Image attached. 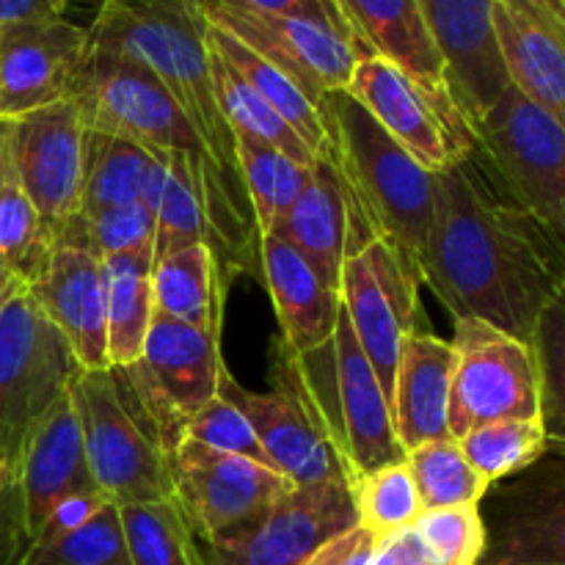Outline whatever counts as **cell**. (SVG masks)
Returning a JSON list of instances; mask_svg holds the SVG:
<instances>
[{"mask_svg":"<svg viewBox=\"0 0 565 565\" xmlns=\"http://www.w3.org/2000/svg\"><path fill=\"white\" fill-rule=\"evenodd\" d=\"M373 565H434V561L425 552L423 541H419L417 530L412 524V527H403L397 533L379 539Z\"/></svg>","mask_w":565,"mask_h":565,"instance_id":"cell-48","label":"cell"},{"mask_svg":"<svg viewBox=\"0 0 565 565\" xmlns=\"http://www.w3.org/2000/svg\"><path fill=\"white\" fill-rule=\"evenodd\" d=\"M160 154L149 152L141 143L127 141L110 132L86 130V158H83V215L103 213L138 202L141 182L152 160Z\"/></svg>","mask_w":565,"mask_h":565,"instance_id":"cell-32","label":"cell"},{"mask_svg":"<svg viewBox=\"0 0 565 565\" xmlns=\"http://www.w3.org/2000/svg\"><path fill=\"white\" fill-rule=\"evenodd\" d=\"M81 370L28 287L0 309V458L9 467L17 469L36 425Z\"/></svg>","mask_w":565,"mask_h":565,"instance_id":"cell-7","label":"cell"},{"mask_svg":"<svg viewBox=\"0 0 565 565\" xmlns=\"http://www.w3.org/2000/svg\"><path fill=\"white\" fill-rule=\"evenodd\" d=\"M77 6H92L97 14V0H0V28L11 22L39 20H70V11Z\"/></svg>","mask_w":565,"mask_h":565,"instance_id":"cell-47","label":"cell"},{"mask_svg":"<svg viewBox=\"0 0 565 565\" xmlns=\"http://www.w3.org/2000/svg\"><path fill=\"white\" fill-rule=\"evenodd\" d=\"M207 22V20H204ZM204 39H207V47H213L292 130L298 132L303 143L312 149L315 158H326V149H329V132H326L323 114H320L318 105L290 81L281 70H276L274 64L257 55L254 50H248L246 44L237 42L235 36H230L226 31L215 25H204Z\"/></svg>","mask_w":565,"mask_h":565,"instance_id":"cell-30","label":"cell"},{"mask_svg":"<svg viewBox=\"0 0 565 565\" xmlns=\"http://www.w3.org/2000/svg\"><path fill=\"white\" fill-rule=\"evenodd\" d=\"M169 472L177 505L202 546L246 539L292 489L276 469L193 439H182L171 450Z\"/></svg>","mask_w":565,"mask_h":565,"instance_id":"cell-10","label":"cell"},{"mask_svg":"<svg viewBox=\"0 0 565 565\" xmlns=\"http://www.w3.org/2000/svg\"><path fill=\"white\" fill-rule=\"evenodd\" d=\"M434 565H480L486 555V522L480 505L423 511L414 522Z\"/></svg>","mask_w":565,"mask_h":565,"instance_id":"cell-41","label":"cell"},{"mask_svg":"<svg viewBox=\"0 0 565 565\" xmlns=\"http://www.w3.org/2000/svg\"><path fill=\"white\" fill-rule=\"evenodd\" d=\"M345 92L434 174L478 149L452 94L423 86L392 61L359 58Z\"/></svg>","mask_w":565,"mask_h":565,"instance_id":"cell-13","label":"cell"},{"mask_svg":"<svg viewBox=\"0 0 565 565\" xmlns=\"http://www.w3.org/2000/svg\"><path fill=\"white\" fill-rule=\"evenodd\" d=\"M28 292L83 370H110L103 263L88 248L53 246Z\"/></svg>","mask_w":565,"mask_h":565,"instance_id":"cell-21","label":"cell"},{"mask_svg":"<svg viewBox=\"0 0 565 565\" xmlns=\"http://www.w3.org/2000/svg\"><path fill=\"white\" fill-rule=\"evenodd\" d=\"M285 381L326 439L337 447L356 480L406 461L392 425V408L370 359L364 356L340 301L337 329L326 345L309 353L285 348Z\"/></svg>","mask_w":565,"mask_h":565,"instance_id":"cell-4","label":"cell"},{"mask_svg":"<svg viewBox=\"0 0 565 565\" xmlns=\"http://www.w3.org/2000/svg\"><path fill=\"white\" fill-rule=\"evenodd\" d=\"M130 565H204L202 544L193 535L177 500L121 505Z\"/></svg>","mask_w":565,"mask_h":565,"instance_id":"cell-34","label":"cell"},{"mask_svg":"<svg viewBox=\"0 0 565 565\" xmlns=\"http://www.w3.org/2000/svg\"><path fill=\"white\" fill-rule=\"evenodd\" d=\"M565 39V0H502Z\"/></svg>","mask_w":565,"mask_h":565,"instance_id":"cell-49","label":"cell"},{"mask_svg":"<svg viewBox=\"0 0 565 565\" xmlns=\"http://www.w3.org/2000/svg\"><path fill=\"white\" fill-rule=\"evenodd\" d=\"M406 467L417 486L423 511L480 505L489 494V480L467 461L456 439L419 445L406 452Z\"/></svg>","mask_w":565,"mask_h":565,"instance_id":"cell-35","label":"cell"},{"mask_svg":"<svg viewBox=\"0 0 565 565\" xmlns=\"http://www.w3.org/2000/svg\"><path fill=\"white\" fill-rule=\"evenodd\" d=\"M494 28L511 86L565 127V39L502 0Z\"/></svg>","mask_w":565,"mask_h":565,"instance_id":"cell-27","label":"cell"},{"mask_svg":"<svg viewBox=\"0 0 565 565\" xmlns=\"http://www.w3.org/2000/svg\"><path fill=\"white\" fill-rule=\"evenodd\" d=\"M152 243L154 215L141 202L103 210L86 218V248L99 263L114 254L152 248Z\"/></svg>","mask_w":565,"mask_h":565,"instance_id":"cell-43","label":"cell"},{"mask_svg":"<svg viewBox=\"0 0 565 565\" xmlns=\"http://www.w3.org/2000/svg\"><path fill=\"white\" fill-rule=\"evenodd\" d=\"M480 565H565V447L546 445L539 461L494 483Z\"/></svg>","mask_w":565,"mask_h":565,"instance_id":"cell-15","label":"cell"},{"mask_svg":"<svg viewBox=\"0 0 565 565\" xmlns=\"http://www.w3.org/2000/svg\"><path fill=\"white\" fill-rule=\"evenodd\" d=\"M204 25L202 6L191 0H103L88 22V47L127 55L154 72L196 130L232 196L252 210L237 169L235 132L215 99Z\"/></svg>","mask_w":565,"mask_h":565,"instance_id":"cell-3","label":"cell"},{"mask_svg":"<svg viewBox=\"0 0 565 565\" xmlns=\"http://www.w3.org/2000/svg\"><path fill=\"white\" fill-rule=\"evenodd\" d=\"M105 502H110V500L99 489L77 491V494L64 497V500H61L58 505L50 511L47 522H44L42 530H39L36 541L55 539V535L70 533V530L81 527V524H86L88 519H92L94 513H97L99 508L105 505ZM36 541H33V544H36ZM28 552H31V550H28Z\"/></svg>","mask_w":565,"mask_h":565,"instance_id":"cell-45","label":"cell"},{"mask_svg":"<svg viewBox=\"0 0 565 565\" xmlns=\"http://www.w3.org/2000/svg\"><path fill=\"white\" fill-rule=\"evenodd\" d=\"M20 290H25V285H22L14 274H9L6 268H0V309H3L6 303H9Z\"/></svg>","mask_w":565,"mask_h":565,"instance_id":"cell-50","label":"cell"},{"mask_svg":"<svg viewBox=\"0 0 565 565\" xmlns=\"http://www.w3.org/2000/svg\"><path fill=\"white\" fill-rule=\"evenodd\" d=\"M191 3H199V6H202V0H191ZM97 6H103V0H97Z\"/></svg>","mask_w":565,"mask_h":565,"instance_id":"cell-52","label":"cell"},{"mask_svg":"<svg viewBox=\"0 0 565 565\" xmlns=\"http://www.w3.org/2000/svg\"><path fill=\"white\" fill-rule=\"evenodd\" d=\"M17 480H20L22 500H25L31 546L42 524L47 522L50 511L64 497L97 489L92 469H88L86 450H83V430L70 392L44 414L42 423L31 434L20 463H17Z\"/></svg>","mask_w":565,"mask_h":565,"instance_id":"cell-22","label":"cell"},{"mask_svg":"<svg viewBox=\"0 0 565 565\" xmlns=\"http://www.w3.org/2000/svg\"><path fill=\"white\" fill-rule=\"evenodd\" d=\"M268 235L290 243L312 274L329 290L340 292L342 265L348 259V204L340 177L326 160H318L309 185Z\"/></svg>","mask_w":565,"mask_h":565,"instance_id":"cell-26","label":"cell"},{"mask_svg":"<svg viewBox=\"0 0 565 565\" xmlns=\"http://www.w3.org/2000/svg\"><path fill=\"white\" fill-rule=\"evenodd\" d=\"M6 143L22 191L36 207L53 246L86 248L83 158L86 121L72 97L6 119Z\"/></svg>","mask_w":565,"mask_h":565,"instance_id":"cell-9","label":"cell"},{"mask_svg":"<svg viewBox=\"0 0 565 565\" xmlns=\"http://www.w3.org/2000/svg\"><path fill=\"white\" fill-rule=\"evenodd\" d=\"M182 439L202 441V445L213 447V450L230 452V456H243L248 461H257L263 467L274 469L270 458L265 456L263 445L257 439V430L246 419V414L221 395L204 403L196 414L185 423Z\"/></svg>","mask_w":565,"mask_h":565,"instance_id":"cell-42","label":"cell"},{"mask_svg":"<svg viewBox=\"0 0 565 565\" xmlns=\"http://www.w3.org/2000/svg\"><path fill=\"white\" fill-rule=\"evenodd\" d=\"M72 99L81 105L88 130L121 136L127 141L141 143L143 149L160 154V158L182 152L196 160L207 171L210 182H213L215 193L226 204V210L243 226L257 232L252 210L232 196L224 177L215 169L213 158L199 141L196 130L154 72H149L138 61L127 58V55L88 47L86 61H83L75 86H72Z\"/></svg>","mask_w":565,"mask_h":565,"instance_id":"cell-5","label":"cell"},{"mask_svg":"<svg viewBox=\"0 0 565 565\" xmlns=\"http://www.w3.org/2000/svg\"><path fill=\"white\" fill-rule=\"evenodd\" d=\"M224 367L218 334L199 331L154 309L141 359L116 370L171 456L188 419L218 395Z\"/></svg>","mask_w":565,"mask_h":565,"instance_id":"cell-12","label":"cell"},{"mask_svg":"<svg viewBox=\"0 0 565 565\" xmlns=\"http://www.w3.org/2000/svg\"><path fill=\"white\" fill-rule=\"evenodd\" d=\"M20 565H130L119 505L105 502L81 527L36 541Z\"/></svg>","mask_w":565,"mask_h":565,"instance_id":"cell-38","label":"cell"},{"mask_svg":"<svg viewBox=\"0 0 565 565\" xmlns=\"http://www.w3.org/2000/svg\"><path fill=\"white\" fill-rule=\"evenodd\" d=\"M88 53V25L72 20L0 28V121L72 97Z\"/></svg>","mask_w":565,"mask_h":565,"instance_id":"cell-18","label":"cell"},{"mask_svg":"<svg viewBox=\"0 0 565 565\" xmlns=\"http://www.w3.org/2000/svg\"><path fill=\"white\" fill-rule=\"evenodd\" d=\"M226 279L210 243H193L152 268L154 309L180 323L221 337Z\"/></svg>","mask_w":565,"mask_h":565,"instance_id":"cell-29","label":"cell"},{"mask_svg":"<svg viewBox=\"0 0 565 565\" xmlns=\"http://www.w3.org/2000/svg\"><path fill=\"white\" fill-rule=\"evenodd\" d=\"M356 524L353 486H292L246 539L202 546L204 565H301Z\"/></svg>","mask_w":565,"mask_h":565,"instance_id":"cell-17","label":"cell"},{"mask_svg":"<svg viewBox=\"0 0 565 565\" xmlns=\"http://www.w3.org/2000/svg\"><path fill=\"white\" fill-rule=\"evenodd\" d=\"M561 292H563V296H565V279H563V290H561Z\"/></svg>","mask_w":565,"mask_h":565,"instance_id":"cell-53","label":"cell"},{"mask_svg":"<svg viewBox=\"0 0 565 565\" xmlns=\"http://www.w3.org/2000/svg\"><path fill=\"white\" fill-rule=\"evenodd\" d=\"M329 149L348 204V257L390 241L419 270L436 207V174L419 166L345 88L318 99ZM423 279V276H419Z\"/></svg>","mask_w":565,"mask_h":565,"instance_id":"cell-2","label":"cell"},{"mask_svg":"<svg viewBox=\"0 0 565 565\" xmlns=\"http://www.w3.org/2000/svg\"><path fill=\"white\" fill-rule=\"evenodd\" d=\"M218 395L246 414L265 456L292 486H353L348 463L285 381L276 379L274 392H254L224 367Z\"/></svg>","mask_w":565,"mask_h":565,"instance_id":"cell-19","label":"cell"},{"mask_svg":"<svg viewBox=\"0 0 565 565\" xmlns=\"http://www.w3.org/2000/svg\"><path fill=\"white\" fill-rule=\"evenodd\" d=\"M353 500H356L359 524L379 539L412 527L423 513V502H419L417 486H414L406 461L392 463V467L356 480Z\"/></svg>","mask_w":565,"mask_h":565,"instance_id":"cell-40","label":"cell"},{"mask_svg":"<svg viewBox=\"0 0 565 565\" xmlns=\"http://www.w3.org/2000/svg\"><path fill=\"white\" fill-rule=\"evenodd\" d=\"M226 3L246 6V9L265 11V14L298 17V20H309V22H318V25L334 28L337 33H342V36H345V28H342V20H340V14H337V9L331 0H226Z\"/></svg>","mask_w":565,"mask_h":565,"instance_id":"cell-46","label":"cell"},{"mask_svg":"<svg viewBox=\"0 0 565 565\" xmlns=\"http://www.w3.org/2000/svg\"><path fill=\"white\" fill-rule=\"evenodd\" d=\"M419 276L456 320L533 340L565 279V246L508 196L480 149L436 171V207Z\"/></svg>","mask_w":565,"mask_h":565,"instance_id":"cell-1","label":"cell"},{"mask_svg":"<svg viewBox=\"0 0 565 565\" xmlns=\"http://www.w3.org/2000/svg\"><path fill=\"white\" fill-rule=\"evenodd\" d=\"M259 268L287 351L309 353L326 345L337 329L340 292L329 290L301 254L276 235H259Z\"/></svg>","mask_w":565,"mask_h":565,"instance_id":"cell-25","label":"cell"},{"mask_svg":"<svg viewBox=\"0 0 565 565\" xmlns=\"http://www.w3.org/2000/svg\"><path fill=\"white\" fill-rule=\"evenodd\" d=\"M458 445L467 461L494 486L539 461L546 450V434L541 419H502L469 430Z\"/></svg>","mask_w":565,"mask_h":565,"instance_id":"cell-37","label":"cell"},{"mask_svg":"<svg viewBox=\"0 0 565 565\" xmlns=\"http://www.w3.org/2000/svg\"><path fill=\"white\" fill-rule=\"evenodd\" d=\"M497 0H417L445 61L447 86L469 125L511 88L494 28Z\"/></svg>","mask_w":565,"mask_h":565,"instance_id":"cell-20","label":"cell"},{"mask_svg":"<svg viewBox=\"0 0 565 565\" xmlns=\"http://www.w3.org/2000/svg\"><path fill=\"white\" fill-rule=\"evenodd\" d=\"M50 252H53L50 232L44 230L36 207L22 191L9 158L0 182V268L14 274L28 287L42 274Z\"/></svg>","mask_w":565,"mask_h":565,"instance_id":"cell-36","label":"cell"},{"mask_svg":"<svg viewBox=\"0 0 565 565\" xmlns=\"http://www.w3.org/2000/svg\"><path fill=\"white\" fill-rule=\"evenodd\" d=\"M419 281V270L390 241L367 243L342 265L340 301L390 408L401 345L417 331Z\"/></svg>","mask_w":565,"mask_h":565,"instance_id":"cell-14","label":"cell"},{"mask_svg":"<svg viewBox=\"0 0 565 565\" xmlns=\"http://www.w3.org/2000/svg\"><path fill=\"white\" fill-rule=\"evenodd\" d=\"M70 395L94 486L119 508L171 500L169 452L119 370H81Z\"/></svg>","mask_w":565,"mask_h":565,"instance_id":"cell-6","label":"cell"},{"mask_svg":"<svg viewBox=\"0 0 565 565\" xmlns=\"http://www.w3.org/2000/svg\"><path fill=\"white\" fill-rule=\"evenodd\" d=\"M472 130L508 196L565 246V127L511 86Z\"/></svg>","mask_w":565,"mask_h":565,"instance_id":"cell-8","label":"cell"},{"mask_svg":"<svg viewBox=\"0 0 565 565\" xmlns=\"http://www.w3.org/2000/svg\"><path fill=\"white\" fill-rule=\"evenodd\" d=\"M152 268V248H138V252L103 259L110 367H130L141 359L154 318Z\"/></svg>","mask_w":565,"mask_h":565,"instance_id":"cell-28","label":"cell"},{"mask_svg":"<svg viewBox=\"0 0 565 565\" xmlns=\"http://www.w3.org/2000/svg\"><path fill=\"white\" fill-rule=\"evenodd\" d=\"M539 364L541 425L546 445L565 447V296L546 303L530 340Z\"/></svg>","mask_w":565,"mask_h":565,"instance_id":"cell-39","label":"cell"},{"mask_svg":"<svg viewBox=\"0 0 565 565\" xmlns=\"http://www.w3.org/2000/svg\"><path fill=\"white\" fill-rule=\"evenodd\" d=\"M207 42V39H204ZM210 50V77H213L215 99L221 105V114L230 121L232 132L235 136H248L254 141L265 143V147L276 149L285 158L296 160L303 169H315L318 158L312 154V149L298 138V132L215 53Z\"/></svg>","mask_w":565,"mask_h":565,"instance_id":"cell-31","label":"cell"},{"mask_svg":"<svg viewBox=\"0 0 565 565\" xmlns=\"http://www.w3.org/2000/svg\"><path fill=\"white\" fill-rule=\"evenodd\" d=\"M202 14L285 72L315 105L323 94L345 88L359 64L356 50L334 28L298 17L265 14L226 0H202Z\"/></svg>","mask_w":565,"mask_h":565,"instance_id":"cell-16","label":"cell"},{"mask_svg":"<svg viewBox=\"0 0 565 565\" xmlns=\"http://www.w3.org/2000/svg\"><path fill=\"white\" fill-rule=\"evenodd\" d=\"M447 428L463 439L480 425L541 419L539 364L533 345L486 320H456Z\"/></svg>","mask_w":565,"mask_h":565,"instance_id":"cell-11","label":"cell"},{"mask_svg":"<svg viewBox=\"0 0 565 565\" xmlns=\"http://www.w3.org/2000/svg\"><path fill=\"white\" fill-rule=\"evenodd\" d=\"M6 163H9V147H6V125L0 121V182H3Z\"/></svg>","mask_w":565,"mask_h":565,"instance_id":"cell-51","label":"cell"},{"mask_svg":"<svg viewBox=\"0 0 565 565\" xmlns=\"http://www.w3.org/2000/svg\"><path fill=\"white\" fill-rule=\"evenodd\" d=\"M452 359V342L428 331H408L403 340L392 390V425L406 452L428 441L452 439L447 428Z\"/></svg>","mask_w":565,"mask_h":565,"instance_id":"cell-24","label":"cell"},{"mask_svg":"<svg viewBox=\"0 0 565 565\" xmlns=\"http://www.w3.org/2000/svg\"><path fill=\"white\" fill-rule=\"evenodd\" d=\"M375 546H379V535H373L367 527L356 524V527L326 541L301 565H373Z\"/></svg>","mask_w":565,"mask_h":565,"instance_id":"cell-44","label":"cell"},{"mask_svg":"<svg viewBox=\"0 0 565 565\" xmlns=\"http://www.w3.org/2000/svg\"><path fill=\"white\" fill-rule=\"evenodd\" d=\"M235 154L243 188H246L248 204H252L254 224H257L259 235H268L276 221L301 196L315 169H303L296 160L285 158L281 152L248 136H235Z\"/></svg>","mask_w":565,"mask_h":565,"instance_id":"cell-33","label":"cell"},{"mask_svg":"<svg viewBox=\"0 0 565 565\" xmlns=\"http://www.w3.org/2000/svg\"><path fill=\"white\" fill-rule=\"evenodd\" d=\"M359 58H384L436 92H450L445 61L417 0H331Z\"/></svg>","mask_w":565,"mask_h":565,"instance_id":"cell-23","label":"cell"}]
</instances>
